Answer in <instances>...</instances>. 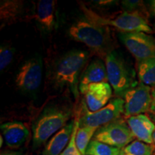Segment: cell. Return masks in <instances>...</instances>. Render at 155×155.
Wrapping results in <instances>:
<instances>
[{
	"mask_svg": "<svg viewBox=\"0 0 155 155\" xmlns=\"http://www.w3.org/2000/svg\"><path fill=\"white\" fill-rule=\"evenodd\" d=\"M79 90L84 95L86 106L91 112L107 105L112 95L111 85L108 83H92Z\"/></svg>",
	"mask_w": 155,
	"mask_h": 155,
	"instance_id": "obj_11",
	"label": "cell"
},
{
	"mask_svg": "<svg viewBox=\"0 0 155 155\" xmlns=\"http://www.w3.org/2000/svg\"><path fill=\"white\" fill-rule=\"evenodd\" d=\"M42 78V64L40 58L26 61L19 68L15 76V84L24 92H33L39 88Z\"/></svg>",
	"mask_w": 155,
	"mask_h": 155,
	"instance_id": "obj_10",
	"label": "cell"
},
{
	"mask_svg": "<svg viewBox=\"0 0 155 155\" xmlns=\"http://www.w3.org/2000/svg\"><path fill=\"white\" fill-rule=\"evenodd\" d=\"M127 124L137 140L148 144H152V135L155 124L144 114L130 116L127 119Z\"/></svg>",
	"mask_w": 155,
	"mask_h": 155,
	"instance_id": "obj_13",
	"label": "cell"
},
{
	"mask_svg": "<svg viewBox=\"0 0 155 155\" xmlns=\"http://www.w3.org/2000/svg\"><path fill=\"white\" fill-rule=\"evenodd\" d=\"M15 49L9 45L2 46L0 48V70L5 71L13 60Z\"/></svg>",
	"mask_w": 155,
	"mask_h": 155,
	"instance_id": "obj_23",
	"label": "cell"
},
{
	"mask_svg": "<svg viewBox=\"0 0 155 155\" xmlns=\"http://www.w3.org/2000/svg\"><path fill=\"white\" fill-rule=\"evenodd\" d=\"M74 127L75 120L69 121L63 129L52 137L45 147L42 155H61L68 144Z\"/></svg>",
	"mask_w": 155,
	"mask_h": 155,
	"instance_id": "obj_15",
	"label": "cell"
},
{
	"mask_svg": "<svg viewBox=\"0 0 155 155\" xmlns=\"http://www.w3.org/2000/svg\"><path fill=\"white\" fill-rule=\"evenodd\" d=\"M122 150L93 139L89 143L86 155H121Z\"/></svg>",
	"mask_w": 155,
	"mask_h": 155,
	"instance_id": "obj_20",
	"label": "cell"
},
{
	"mask_svg": "<svg viewBox=\"0 0 155 155\" xmlns=\"http://www.w3.org/2000/svg\"><path fill=\"white\" fill-rule=\"evenodd\" d=\"M134 138L129 126L119 119L97 129L94 137L95 140L121 150L132 142Z\"/></svg>",
	"mask_w": 155,
	"mask_h": 155,
	"instance_id": "obj_7",
	"label": "cell"
},
{
	"mask_svg": "<svg viewBox=\"0 0 155 155\" xmlns=\"http://www.w3.org/2000/svg\"><path fill=\"white\" fill-rule=\"evenodd\" d=\"M154 155H155V154H154Z\"/></svg>",
	"mask_w": 155,
	"mask_h": 155,
	"instance_id": "obj_30",
	"label": "cell"
},
{
	"mask_svg": "<svg viewBox=\"0 0 155 155\" xmlns=\"http://www.w3.org/2000/svg\"><path fill=\"white\" fill-rule=\"evenodd\" d=\"M88 58L86 51L73 50L67 52L56 61L54 68V79L61 86L71 88L75 96L78 94V81L79 75Z\"/></svg>",
	"mask_w": 155,
	"mask_h": 155,
	"instance_id": "obj_4",
	"label": "cell"
},
{
	"mask_svg": "<svg viewBox=\"0 0 155 155\" xmlns=\"http://www.w3.org/2000/svg\"><path fill=\"white\" fill-rule=\"evenodd\" d=\"M72 111L64 106H52L46 108L32 127V142L38 148L53 137L66 125Z\"/></svg>",
	"mask_w": 155,
	"mask_h": 155,
	"instance_id": "obj_2",
	"label": "cell"
},
{
	"mask_svg": "<svg viewBox=\"0 0 155 155\" xmlns=\"http://www.w3.org/2000/svg\"><path fill=\"white\" fill-rule=\"evenodd\" d=\"M105 61L108 82L115 94L123 97L126 92L137 84L134 73L116 52H111Z\"/></svg>",
	"mask_w": 155,
	"mask_h": 155,
	"instance_id": "obj_5",
	"label": "cell"
},
{
	"mask_svg": "<svg viewBox=\"0 0 155 155\" xmlns=\"http://www.w3.org/2000/svg\"><path fill=\"white\" fill-rule=\"evenodd\" d=\"M3 141H4L3 137H2V135H1V137H0V146H1V147H2Z\"/></svg>",
	"mask_w": 155,
	"mask_h": 155,
	"instance_id": "obj_29",
	"label": "cell"
},
{
	"mask_svg": "<svg viewBox=\"0 0 155 155\" xmlns=\"http://www.w3.org/2000/svg\"><path fill=\"white\" fill-rule=\"evenodd\" d=\"M24 3L19 0H3L0 4V19L2 25L14 24L20 18Z\"/></svg>",
	"mask_w": 155,
	"mask_h": 155,
	"instance_id": "obj_17",
	"label": "cell"
},
{
	"mask_svg": "<svg viewBox=\"0 0 155 155\" xmlns=\"http://www.w3.org/2000/svg\"><path fill=\"white\" fill-rule=\"evenodd\" d=\"M107 71L101 60L95 59L86 68L81 75L79 89L92 83H108Z\"/></svg>",
	"mask_w": 155,
	"mask_h": 155,
	"instance_id": "obj_16",
	"label": "cell"
},
{
	"mask_svg": "<svg viewBox=\"0 0 155 155\" xmlns=\"http://www.w3.org/2000/svg\"><path fill=\"white\" fill-rule=\"evenodd\" d=\"M69 35L82 42L94 53L105 60L112 52V40L108 28H103L88 19H79L70 27Z\"/></svg>",
	"mask_w": 155,
	"mask_h": 155,
	"instance_id": "obj_1",
	"label": "cell"
},
{
	"mask_svg": "<svg viewBox=\"0 0 155 155\" xmlns=\"http://www.w3.org/2000/svg\"><path fill=\"white\" fill-rule=\"evenodd\" d=\"M122 7L125 12H140L142 8L143 2L139 0H127L123 1L121 3Z\"/></svg>",
	"mask_w": 155,
	"mask_h": 155,
	"instance_id": "obj_24",
	"label": "cell"
},
{
	"mask_svg": "<svg viewBox=\"0 0 155 155\" xmlns=\"http://www.w3.org/2000/svg\"><path fill=\"white\" fill-rule=\"evenodd\" d=\"M79 126H80V124H79V119L78 116V117L75 119V127L72 136H71V138L70 139V141L68 144L67 145L66 148L65 149V150L63 151L61 155H82L80 151H79L78 148L76 141H75V137H76V134Z\"/></svg>",
	"mask_w": 155,
	"mask_h": 155,
	"instance_id": "obj_22",
	"label": "cell"
},
{
	"mask_svg": "<svg viewBox=\"0 0 155 155\" xmlns=\"http://www.w3.org/2000/svg\"><path fill=\"white\" fill-rule=\"evenodd\" d=\"M119 38L138 63L155 57V38L144 32H121Z\"/></svg>",
	"mask_w": 155,
	"mask_h": 155,
	"instance_id": "obj_8",
	"label": "cell"
},
{
	"mask_svg": "<svg viewBox=\"0 0 155 155\" xmlns=\"http://www.w3.org/2000/svg\"><path fill=\"white\" fill-rule=\"evenodd\" d=\"M1 155H22L18 152H11V151H5L1 153Z\"/></svg>",
	"mask_w": 155,
	"mask_h": 155,
	"instance_id": "obj_26",
	"label": "cell"
},
{
	"mask_svg": "<svg viewBox=\"0 0 155 155\" xmlns=\"http://www.w3.org/2000/svg\"><path fill=\"white\" fill-rule=\"evenodd\" d=\"M152 141H153V147H154V148H155V129L154 131V132H153V135H152Z\"/></svg>",
	"mask_w": 155,
	"mask_h": 155,
	"instance_id": "obj_28",
	"label": "cell"
},
{
	"mask_svg": "<svg viewBox=\"0 0 155 155\" xmlns=\"http://www.w3.org/2000/svg\"><path fill=\"white\" fill-rule=\"evenodd\" d=\"M2 137L6 144L11 149L19 148L30 136L28 127L22 122L9 121L1 125Z\"/></svg>",
	"mask_w": 155,
	"mask_h": 155,
	"instance_id": "obj_12",
	"label": "cell"
},
{
	"mask_svg": "<svg viewBox=\"0 0 155 155\" xmlns=\"http://www.w3.org/2000/svg\"><path fill=\"white\" fill-rule=\"evenodd\" d=\"M140 82L148 86H155V57L138 63Z\"/></svg>",
	"mask_w": 155,
	"mask_h": 155,
	"instance_id": "obj_18",
	"label": "cell"
},
{
	"mask_svg": "<svg viewBox=\"0 0 155 155\" xmlns=\"http://www.w3.org/2000/svg\"><path fill=\"white\" fill-rule=\"evenodd\" d=\"M86 19L103 28L112 27L121 32H144L151 33L152 28L144 16L139 12H124L114 19L101 17L83 3H79Z\"/></svg>",
	"mask_w": 155,
	"mask_h": 155,
	"instance_id": "obj_3",
	"label": "cell"
},
{
	"mask_svg": "<svg viewBox=\"0 0 155 155\" xmlns=\"http://www.w3.org/2000/svg\"><path fill=\"white\" fill-rule=\"evenodd\" d=\"M149 114L155 121V88L152 91V104H151Z\"/></svg>",
	"mask_w": 155,
	"mask_h": 155,
	"instance_id": "obj_25",
	"label": "cell"
},
{
	"mask_svg": "<svg viewBox=\"0 0 155 155\" xmlns=\"http://www.w3.org/2000/svg\"><path fill=\"white\" fill-rule=\"evenodd\" d=\"M154 147L139 140L133 141L122 149L121 155H153Z\"/></svg>",
	"mask_w": 155,
	"mask_h": 155,
	"instance_id": "obj_21",
	"label": "cell"
},
{
	"mask_svg": "<svg viewBox=\"0 0 155 155\" xmlns=\"http://www.w3.org/2000/svg\"><path fill=\"white\" fill-rule=\"evenodd\" d=\"M124 101V115L128 118L150 111L152 104V92L150 86L143 83L129 89L123 96Z\"/></svg>",
	"mask_w": 155,
	"mask_h": 155,
	"instance_id": "obj_9",
	"label": "cell"
},
{
	"mask_svg": "<svg viewBox=\"0 0 155 155\" xmlns=\"http://www.w3.org/2000/svg\"><path fill=\"white\" fill-rule=\"evenodd\" d=\"M97 129L89 127H80L78 129L75 141L79 151L82 155L86 154V150L88 148L89 143L92 140L94 137Z\"/></svg>",
	"mask_w": 155,
	"mask_h": 155,
	"instance_id": "obj_19",
	"label": "cell"
},
{
	"mask_svg": "<svg viewBox=\"0 0 155 155\" xmlns=\"http://www.w3.org/2000/svg\"><path fill=\"white\" fill-rule=\"evenodd\" d=\"M124 112V101L119 97L110 101L107 105L95 112L89 111L84 104L78 116L80 127H89L98 129L119 119Z\"/></svg>",
	"mask_w": 155,
	"mask_h": 155,
	"instance_id": "obj_6",
	"label": "cell"
},
{
	"mask_svg": "<svg viewBox=\"0 0 155 155\" xmlns=\"http://www.w3.org/2000/svg\"><path fill=\"white\" fill-rule=\"evenodd\" d=\"M150 5H151V10H152L153 14L155 15V0L151 2Z\"/></svg>",
	"mask_w": 155,
	"mask_h": 155,
	"instance_id": "obj_27",
	"label": "cell"
},
{
	"mask_svg": "<svg viewBox=\"0 0 155 155\" xmlns=\"http://www.w3.org/2000/svg\"><path fill=\"white\" fill-rule=\"evenodd\" d=\"M57 1L40 0L36 4L35 17L45 30L51 31L57 22Z\"/></svg>",
	"mask_w": 155,
	"mask_h": 155,
	"instance_id": "obj_14",
	"label": "cell"
}]
</instances>
